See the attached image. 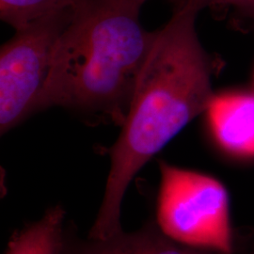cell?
I'll return each instance as SVG.
<instances>
[{"label": "cell", "instance_id": "5b68a950", "mask_svg": "<svg viewBox=\"0 0 254 254\" xmlns=\"http://www.w3.org/2000/svg\"><path fill=\"white\" fill-rule=\"evenodd\" d=\"M216 144L236 158H254V93H214L204 112Z\"/></svg>", "mask_w": 254, "mask_h": 254}, {"label": "cell", "instance_id": "7a4b0ae2", "mask_svg": "<svg viewBox=\"0 0 254 254\" xmlns=\"http://www.w3.org/2000/svg\"><path fill=\"white\" fill-rule=\"evenodd\" d=\"M147 0H76L60 37L37 111L63 107L122 126L155 31L140 24Z\"/></svg>", "mask_w": 254, "mask_h": 254}, {"label": "cell", "instance_id": "3957f363", "mask_svg": "<svg viewBox=\"0 0 254 254\" xmlns=\"http://www.w3.org/2000/svg\"><path fill=\"white\" fill-rule=\"evenodd\" d=\"M159 170L157 220L164 235L191 248L233 254L225 187L209 175L164 161Z\"/></svg>", "mask_w": 254, "mask_h": 254}, {"label": "cell", "instance_id": "277c9868", "mask_svg": "<svg viewBox=\"0 0 254 254\" xmlns=\"http://www.w3.org/2000/svg\"><path fill=\"white\" fill-rule=\"evenodd\" d=\"M73 7L36 20L1 47L0 131L16 127L37 111L55 47L72 18Z\"/></svg>", "mask_w": 254, "mask_h": 254}, {"label": "cell", "instance_id": "ba28073f", "mask_svg": "<svg viewBox=\"0 0 254 254\" xmlns=\"http://www.w3.org/2000/svg\"><path fill=\"white\" fill-rule=\"evenodd\" d=\"M76 0H0V17L15 30L62 9L72 8Z\"/></svg>", "mask_w": 254, "mask_h": 254}, {"label": "cell", "instance_id": "8992f818", "mask_svg": "<svg viewBox=\"0 0 254 254\" xmlns=\"http://www.w3.org/2000/svg\"><path fill=\"white\" fill-rule=\"evenodd\" d=\"M94 240V239H93ZM84 254H220L183 245L153 230L134 234L119 233L108 239L94 240Z\"/></svg>", "mask_w": 254, "mask_h": 254}, {"label": "cell", "instance_id": "6da1fadb", "mask_svg": "<svg viewBox=\"0 0 254 254\" xmlns=\"http://www.w3.org/2000/svg\"><path fill=\"white\" fill-rule=\"evenodd\" d=\"M170 21L155 31L127 117L110 149V170L91 239L121 233V204L130 182L184 127L205 112L214 95L211 63L196 32L200 9L174 2Z\"/></svg>", "mask_w": 254, "mask_h": 254}, {"label": "cell", "instance_id": "52a82bcc", "mask_svg": "<svg viewBox=\"0 0 254 254\" xmlns=\"http://www.w3.org/2000/svg\"><path fill=\"white\" fill-rule=\"evenodd\" d=\"M64 213L56 207L12 237L7 254H61Z\"/></svg>", "mask_w": 254, "mask_h": 254}, {"label": "cell", "instance_id": "9c48e42d", "mask_svg": "<svg viewBox=\"0 0 254 254\" xmlns=\"http://www.w3.org/2000/svg\"><path fill=\"white\" fill-rule=\"evenodd\" d=\"M198 6L200 9L206 7H232L247 16L254 19V0H186Z\"/></svg>", "mask_w": 254, "mask_h": 254}]
</instances>
